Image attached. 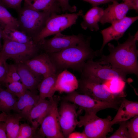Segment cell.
<instances>
[{
	"instance_id": "1",
	"label": "cell",
	"mask_w": 138,
	"mask_h": 138,
	"mask_svg": "<svg viewBox=\"0 0 138 138\" xmlns=\"http://www.w3.org/2000/svg\"><path fill=\"white\" fill-rule=\"evenodd\" d=\"M138 40V32L134 36L129 33L128 37L123 43L118 42L116 47L110 43L108 44L110 54L102 55L99 61L109 64L128 74L133 73L138 76V50L136 42Z\"/></svg>"
},
{
	"instance_id": "2",
	"label": "cell",
	"mask_w": 138,
	"mask_h": 138,
	"mask_svg": "<svg viewBox=\"0 0 138 138\" xmlns=\"http://www.w3.org/2000/svg\"><path fill=\"white\" fill-rule=\"evenodd\" d=\"M91 37L60 51L47 53L57 72L71 69L81 72L86 62L100 54L99 51H94L90 46Z\"/></svg>"
},
{
	"instance_id": "3",
	"label": "cell",
	"mask_w": 138,
	"mask_h": 138,
	"mask_svg": "<svg viewBox=\"0 0 138 138\" xmlns=\"http://www.w3.org/2000/svg\"><path fill=\"white\" fill-rule=\"evenodd\" d=\"M17 11L18 14L19 29L33 40L43 28L51 14L25 7Z\"/></svg>"
},
{
	"instance_id": "4",
	"label": "cell",
	"mask_w": 138,
	"mask_h": 138,
	"mask_svg": "<svg viewBox=\"0 0 138 138\" xmlns=\"http://www.w3.org/2000/svg\"><path fill=\"white\" fill-rule=\"evenodd\" d=\"M81 72V77L103 84L115 78H120L126 81L128 74L109 64L94 61L93 59L86 62Z\"/></svg>"
},
{
	"instance_id": "5",
	"label": "cell",
	"mask_w": 138,
	"mask_h": 138,
	"mask_svg": "<svg viewBox=\"0 0 138 138\" xmlns=\"http://www.w3.org/2000/svg\"><path fill=\"white\" fill-rule=\"evenodd\" d=\"M83 15V12L81 10L77 13L61 15L51 14L43 28L33 39L34 42L40 45L46 37L61 32L75 24L78 17Z\"/></svg>"
},
{
	"instance_id": "6",
	"label": "cell",
	"mask_w": 138,
	"mask_h": 138,
	"mask_svg": "<svg viewBox=\"0 0 138 138\" xmlns=\"http://www.w3.org/2000/svg\"><path fill=\"white\" fill-rule=\"evenodd\" d=\"M112 118L108 116L106 118H100L96 114L85 113L80 116L77 126L84 127L83 132L88 138H105L112 131Z\"/></svg>"
},
{
	"instance_id": "7",
	"label": "cell",
	"mask_w": 138,
	"mask_h": 138,
	"mask_svg": "<svg viewBox=\"0 0 138 138\" xmlns=\"http://www.w3.org/2000/svg\"><path fill=\"white\" fill-rule=\"evenodd\" d=\"M78 82V88L79 92L95 99L109 102H121L125 96L124 92L113 93L105 84L86 78L81 77Z\"/></svg>"
},
{
	"instance_id": "8",
	"label": "cell",
	"mask_w": 138,
	"mask_h": 138,
	"mask_svg": "<svg viewBox=\"0 0 138 138\" xmlns=\"http://www.w3.org/2000/svg\"><path fill=\"white\" fill-rule=\"evenodd\" d=\"M64 100L70 102L79 106L85 113L96 114L101 110L107 109L118 110L121 102H109L94 99L91 97L75 91L67 93L62 98Z\"/></svg>"
},
{
	"instance_id": "9",
	"label": "cell",
	"mask_w": 138,
	"mask_h": 138,
	"mask_svg": "<svg viewBox=\"0 0 138 138\" xmlns=\"http://www.w3.org/2000/svg\"><path fill=\"white\" fill-rule=\"evenodd\" d=\"M3 44L0 53L14 60L16 64L24 63L36 55L40 48L36 43H21L6 39H3Z\"/></svg>"
},
{
	"instance_id": "10",
	"label": "cell",
	"mask_w": 138,
	"mask_h": 138,
	"mask_svg": "<svg viewBox=\"0 0 138 138\" xmlns=\"http://www.w3.org/2000/svg\"><path fill=\"white\" fill-rule=\"evenodd\" d=\"M59 98L53 96L50 99L51 106L48 113L42 121L38 133L41 137L48 138H64L62 132L59 120L58 105Z\"/></svg>"
},
{
	"instance_id": "11",
	"label": "cell",
	"mask_w": 138,
	"mask_h": 138,
	"mask_svg": "<svg viewBox=\"0 0 138 138\" xmlns=\"http://www.w3.org/2000/svg\"><path fill=\"white\" fill-rule=\"evenodd\" d=\"M85 38L81 34L67 35L59 32L51 38L45 39L40 45V48L47 53L56 52L77 44Z\"/></svg>"
},
{
	"instance_id": "12",
	"label": "cell",
	"mask_w": 138,
	"mask_h": 138,
	"mask_svg": "<svg viewBox=\"0 0 138 138\" xmlns=\"http://www.w3.org/2000/svg\"><path fill=\"white\" fill-rule=\"evenodd\" d=\"M76 105L64 100L61 104L59 110V120L62 133L64 138L73 132L78 121L76 111Z\"/></svg>"
},
{
	"instance_id": "13",
	"label": "cell",
	"mask_w": 138,
	"mask_h": 138,
	"mask_svg": "<svg viewBox=\"0 0 138 138\" xmlns=\"http://www.w3.org/2000/svg\"><path fill=\"white\" fill-rule=\"evenodd\" d=\"M138 19V16L125 17L122 19L111 24L109 27L101 30L100 32L103 38V42L101 49V53L105 45L113 40L118 41L123 35L129 27Z\"/></svg>"
},
{
	"instance_id": "14",
	"label": "cell",
	"mask_w": 138,
	"mask_h": 138,
	"mask_svg": "<svg viewBox=\"0 0 138 138\" xmlns=\"http://www.w3.org/2000/svg\"><path fill=\"white\" fill-rule=\"evenodd\" d=\"M24 63L33 71L42 75L43 78L55 74L57 72L46 53L36 55Z\"/></svg>"
},
{
	"instance_id": "15",
	"label": "cell",
	"mask_w": 138,
	"mask_h": 138,
	"mask_svg": "<svg viewBox=\"0 0 138 138\" xmlns=\"http://www.w3.org/2000/svg\"><path fill=\"white\" fill-rule=\"evenodd\" d=\"M131 9L132 6L129 0L121 3L114 1L112 4L104 10L103 14L99 22L103 25L107 23L112 24L125 17L128 11Z\"/></svg>"
},
{
	"instance_id": "16",
	"label": "cell",
	"mask_w": 138,
	"mask_h": 138,
	"mask_svg": "<svg viewBox=\"0 0 138 138\" xmlns=\"http://www.w3.org/2000/svg\"><path fill=\"white\" fill-rule=\"evenodd\" d=\"M15 65L22 83L27 89L37 93L38 86L43 76L33 71L24 63Z\"/></svg>"
},
{
	"instance_id": "17",
	"label": "cell",
	"mask_w": 138,
	"mask_h": 138,
	"mask_svg": "<svg viewBox=\"0 0 138 138\" xmlns=\"http://www.w3.org/2000/svg\"><path fill=\"white\" fill-rule=\"evenodd\" d=\"M39 97L37 93L27 89L25 93L18 98L13 110L19 113L22 118L27 119Z\"/></svg>"
},
{
	"instance_id": "18",
	"label": "cell",
	"mask_w": 138,
	"mask_h": 138,
	"mask_svg": "<svg viewBox=\"0 0 138 138\" xmlns=\"http://www.w3.org/2000/svg\"><path fill=\"white\" fill-rule=\"evenodd\" d=\"M124 97L122 99L117 114L111 121L112 125L138 115V102L129 100Z\"/></svg>"
},
{
	"instance_id": "19",
	"label": "cell",
	"mask_w": 138,
	"mask_h": 138,
	"mask_svg": "<svg viewBox=\"0 0 138 138\" xmlns=\"http://www.w3.org/2000/svg\"><path fill=\"white\" fill-rule=\"evenodd\" d=\"M50 99H39L36 105L30 111L27 119L32 126L37 129L49 111L51 106Z\"/></svg>"
},
{
	"instance_id": "20",
	"label": "cell",
	"mask_w": 138,
	"mask_h": 138,
	"mask_svg": "<svg viewBox=\"0 0 138 138\" xmlns=\"http://www.w3.org/2000/svg\"><path fill=\"white\" fill-rule=\"evenodd\" d=\"M24 7L38 11L60 14L62 12L59 0H24Z\"/></svg>"
},
{
	"instance_id": "21",
	"label": "cell",
	"mask_w": 138,
	"mask_h": 138,
	"mask_svg": "<svg viewBox=\"0 0 138 138\" xmlns=\"http://www.w3.org/2000/svg\"><path fill=\"white\" fill-rule=\"evenodd\" d=\"M104 9L97 6L93 7L82 17L83 21L80 24L82 28L86 30L89 29L91 31H96L99 29L98 22L103 13Z\"/></svg>"
},
{
	"instance_id": "22",
	"label": "cell",
	"mask_w": 138,
	"mask_h": 138,
	"mask_svg": "<svg viewBox=\"0 0 138 138\" xmlns=\"http://www.w3.org/2000/svg\"><path fill=\"white\" fill-rule=\"evenodd\" d=\"M59 73L57 72L55 74L43 78L38 87L40 98L46 99L48 98L50 99L53 96L56 91V83Z\"/></svg>"
},
{
	"instance_id": "23",
	"label": "cell",
	"mask_w": 138,
	"mask_h": 138,
	"mask_svg": "<svg viewBox=\"0 0 138 138\" xmlns=\"http://www.w3.org/2000/svg\"><path fill=\"white\" fill-rule=\"evenodd\" d=\"M0 31L3 39L22 43H35L32 38L18 29L4 27L0 24Z\"/></svg>"
},
{
	"instance_id": "24",
	"label": "cell",
	"mask_w": 138,
	"mask_h": 138,
	"mask_svg": "<svg viewBox=\"0 0 138 138\" xmlns=\"http://www.w3.org/2000/svg\"><path fill=\"white\" fill-rule=\"evenodd\" d=\"M22 118L18 113L8 114L5 122L7 138H17L20 128L19 121Z\"/></svg>"
},
{
	"instance_id": "25",
	"label": "cell",
	"mask_w": 138,
	"mask_h": 138,
	"mask_svg": "<svg viewBox=\"0 0 138 138\" xmlns=\"http://www.w3.org/2000/svg\"><path fill=\"white\" fill-rule=\"evenodd\" d=\"M16 97L0 87V111L9 114L17 101Z\"/></svg>"
},
{
	"instance_id": "26",
	"label": "cell",
	"mask_w": 138,
	"mask_h": 138,
	"mask_svg": "<svg viewBox=\"0 0 138 138\" xmlns=\"http://www.w3.org/2000/svg\"><path fill=\"white\" fill-rule=\"evenodd\" d=\"M78 82L74 78H65L59 77L58 76L56 83V91L60 92L68 93L72 92L77 89Z\"/></svg>"
},
{
	"instance_id": "27",
	"label": "cell",
	"mask_w": 138,
	"mask_h": 138,
	"mask_svg": "<svg viewBox=\"0 0 138 138\" xmlns=\"http://www.w3.org/2000/svg\"><path fill=\"white\" fill-rule=\"evenodd\" d=\"M0 24L7 27L19 29L18 19L10 14L5 7L0 4Z\"/></svg>"
},
{
	"instance_id": "28",
	"label": "cell",
	"mask_w": 138,
	"mask_h": 138,
	"mask_svg": "<svg viewBox=\"0 0 138 138\" xmlns=\"http://www.w3.org/2000/svg\"><path fill=\"white\" fill-rule=\"evenodd\" d=\"M6 90L18 98L23 95L27 89L19 81L6 84Z\"/></svg>"
},
{
	"instance_id": "29",
	"label": "cell",
	"mask_w": 138,
	"mask_h": 138,
	"mask_svg": "<svg viewBox=\"0 0 138 138\" xmlns=\"http://www.w3.org/2000/svg\"><path fill=\"white\" fill-rule=\"evenodd\" d=\"M37 129L27 123H21L17 138H32L34 135Z\"/></svg>"
},
{
	"instance_id": "30",
	"label": "cell",
	"mask_w": 138,
	"mask_h": 138,
	"mask_svg": "<svg viewBox=\"0 0 138 138\" xmlns=\"http://www.w3.org/2000/svg\"><path fill=\"white\" fill-rule=\"evenodd\" d=\"M105 83L109 84V86L108 87L112 92L119 93L123 92V90L124 87L125 82L121 79L114 78L109 80Z\"/></svg>"
},
{
	"instance_id": "31",
	"label": "cell",
	"mask_w": 138,
	"mask_h": 138,
	"mask_svg": "<svg viewBox=\"0 0 138 138\" xmlns=\"http://www.w3.org/2000/svg\"><path fill=\"white\" fill-rule=\"evenodd\" d=\"M20 77L17 71L15 64H8V70L4 81L5 84L19 81Z\"/></svg>"
},
{
	"instance_id": "32",
	"label": "cell",
	"mask_w": 138,
	"mask_h": 138,
	"mask_svg": "<svg viewBox=\"0 0 138 138\" xmlns=\"http://www.w3.org/2000/svg\"><path fill=\"white\" fill-rule=\"evenodd\" d=\"M127 121L126 126L131 138H138V115Z\"/></svg>"
},
{
	"instance_id": "33",
	"label": "cell",
	"mask_w": 138,
	"mask_h": 138,
	"mask_svg": "<svg viewBox=\"0 0 138 138\" xmlns=\"http://www.w3.org/2000/svg\"><path fill=\"white\" fill-rule=\"evenodd\" d=\"M126 121L119 122L118 129L109 138H131L126 126Z\"/></svg>"
},
{
	"instance_id": "34",
	"label": "cell",
	"mask_w": 138,
	"mask_h": 138,
	"mask_svg": "<svg viewBox=\"0 0 138 138\" xmlns=\"http://www.w3.org/2000/svg\"><path fill=\"white\" fill-rule=\"evenodd\" d=\"M8 59L0 53V83L4 82L7 73L8 64L6 60Z\"/></svg>"
},
{
	"instance_id": "35",
	"label": "cell",
	"mask_w": 138,
	"mask_h": 138,
	"mask_svg": "<svg viewBox=\"0 0 138 138\" xmlns=\"http://www.w3.org/2000/svg\"><path fill=\"white\" fill-rule=\"evenodd\" d=\"M22 0H2L1 4L5 7L14 9L17 11L21 7Z\"/></svg>"
},
{
	"instance_id": "36",
	"label": "cell",
	"mask_w": 138,
	"mask_h": 138,
	"mask_svg": "<svg viewBox=\"0 0 138 138\" xmlns=\"http://www.w3.org/2000/svg\"><path fill=\"white\" fill-rule=\"evenodd\" d=\"M69 0H59L62 11H69L71 12H75L77 10L76 6L74 5L71 6L69 4Z\"/></svg>"
},
{
	"instance_id": "37",
	"label": "cell",
	"mask_w": 138,
	"mask_h": 138,
	"mask_svg": "<svg viewBox=\"0 0 138 138\" xmlns=\"http://www.w3.org/2000/svg\"><path fill=\"white\" fill-rule=\"evenodd\" d=\"M90 4L93 7L96 6L101 4L107 3L119 0H82Z\"/></svg>"
},
{
	"instance_id": "38",
	"label": "cell",
	"mask_w": 138,
	"mask_h": 138,
	"mask_svg": "<svg viewBox=\"0 0 138 138\" xmlns=\"http://www.w3.org/2000/svg\"><path fill=\"white\" fill-rule=\"evenodd\" d=\"M7 138L6 124L4 122H0V138Z\"/></svg>"
},
{
	"instance_id": "39",
	"label": "cell",
	"mask_w": 138,
	"mask_h": 138,
	"mask_svg": "<svg viewBox=\"0 0 138 138\" xmlns=\"http://www.w3.org/2000/svg\"><path fill=\"white\" fill-rule=\"evenodd\" d=\"M68 138H87L86 135L83 132H73L68 136Z\"/></svg>"
},
{
	"instance_id": "40",
	"label": "cell",
	"mask_w": 138,
	"mask_h": 138,
	"mask_svg": "<svg viewBox=\"0 0 138 138\" xmlns=\"http://www.w3.org/2000/svg\"><path fill=\"white\" fill-rule=\"evenodd\" d=\"M129 0L131 2L132 9L135 10L136 12L138 10V0Z\"/></svg>"
},
{
	"instance_id": "41",
	"label": "cell",
	"mask_w": 138,
	"mask_h": 138,
	"mask_svg": "<svg viewBox=\"0 0 138 138\" xmlns=\"http://www.w3.org/2000/svg\"><path fill=\"white\" fill-rule=\"evenodd\" d=\"M8 114L4 112H2L0 114V122H5L6 120Z\"/></svg>"
},
{
	"instance_id": "42",
	"label": "cell",
	"mask_w": 138,
	"mask_h": 138,
	"mask_svg": "<svg viewBox=\"0 0 138 138\" xmlns=\"http://www.w3.org/2000/svg\"><path fill=\"white\" fill-rule=\"evenodd\" d=\"M2 38L1 33L0 31V48L1 47V38Z\"/></svg>"
},
{
	"instance_id": "43",
	"label": "cell",
	"mask_w": 138,
	"mask_h": 138,
	"mask_svg": "<svg viewBox=\"0 0 138 138\" xmlns=\"http://www.w3.org/2000/svg\"><path fill=\"white\" fill-rule=\"evenodd\" d=\"M2 0H0V4H1Z\"/></svg>"
},
{
	"instance_id": "44",
	"label": "cell",
	"mask_w": 138,
	"mask_h": 138,
	"mask_svg": "<svg viewBox=\"0 0 138 138\" xmlns=\"http://www.w3.org/2000/svg\"><path fill=\"white\" fill-rule=\"evenodd\" d=\"M124 2L128 0H122Z\"/></svg>"
}]
</instances>
